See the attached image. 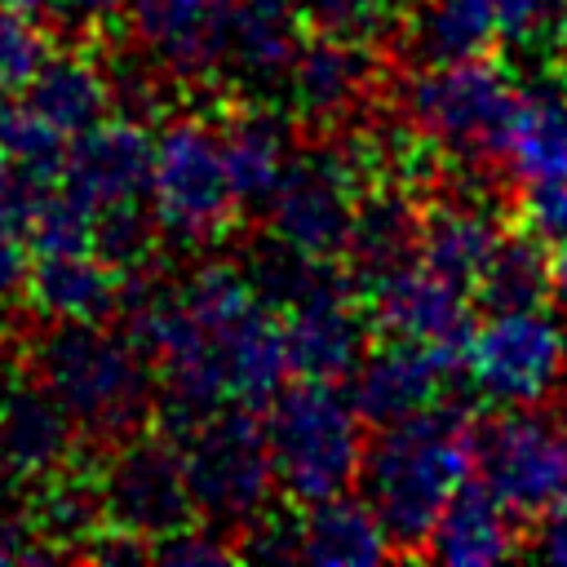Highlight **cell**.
Instances as JSON below:
<instances>
[{"instance_id": "1", "label": "cell", "mask_w": 567, "mask_h": 567, "mask_svg": "<svg viewBox=\"0 0 567 567\" xmlns=\"http://www.w3.org/2000/svg\"><path fill=\"white\" fill-rule=\"evenodd\" d=\"M115 310L124 315V332L146 350L155 399L177 434L230 403L266 408L292 372L279 315L230 261H208L177 288L128 275L120 279Z\"/></svg>"}, {"instance_id": "2", "label": "cell", "mask_w": 567, "mask_h": 567, "mask_svg": "<svg viewBox=\"0 0 567 567\" xmlns=\"http://www.w3.org/2000/svg\"><path fill=\"white\" fill-rule=\"evenodd\" d=\"M470 421L452 403H434L403 421L377 425V439L363 443L359 487L372 514L381 518L390 545L416 554L447 505V496L474 474Z\"/></svg>"}, {"instance_id": "3", "label": "cell", "mask_w": 567, "mask_h": 567, "mask_svg": "<svg viewBox=\"0 0 567 567\" xmlns=\"http://www.w3.org/2000/svg\"><path fill=\"white\" fill-rule=\"evenodd\" d=\"M31 363L35 381L89 439H128L155 408V368L146 350L102 319L53 323L35 341Z\"/></svg>"}, {"instance_id": "4", "label": "cell", "mask_w": 567, "mask_h": 567, "mask_svg": "<svg viewBox=\"0 0 567 567\" xmlns=\"http://www.w3.org/2000/svg\"><path fill=\"white\" fill-rule=\"evenodd\" d=\"M261 434L275 487L297 505L354 487L363 461V416L332 381L301 377L297 385H279L266 403Z\"/></svg>"}, {"instance_id": "5", "label": "cell", "mask_w": 567, "mask_h": 567, "mask_svg": "<svg viewBox=\"0 0 567 567\" xmlns=\"http://www.w3.org/2000/svg\"><path fill=\"white\" fill-rule=\"evenodd\" d=\"M182 470L190 487V505L199 518L217 527H248L270 509L275 470L266 452L261 421L252 408H217L182 430Z\"/></svg>"}, {"instance_id": "6", "label": "cell", "mask_w": 567, "mask_h": 567, "mask_svg": "<svg viewBox=\"0 0 567 567\" xmlns=\"http://www.w3.org/2000/svg\"><path fill=\"white\" fill-rule=\"evenodd\" d=\"M518 84L487 58L416 66L403 84V115L416 137L452 151L456 159H496Z\"/></svg>"}, {"instance_id": "7", "label": "cell", "mask_w": 567, "mask_h": 567, "mask_svg": "<svg viewBox=\"0 0 567 567\" xmlns=\"http://www.w3.org/2000/svg\"><path fill=\"white\" fill-rule=\"evenodd\" d=\"M146 204L159 235L204 248L230 230L239 199L230 190L217 133L199 120H173L151 142Z\"/></svg>"}, {"instance_id": "8", "label": "cell", "mask_w": 567, "mask_h": 567, "mask_svg": "<svg viewBox=\"0 0 567 567\" xmlns=\"http://www.w3.org/2000/svg\"><path fill=\"white\" fill-rule=\"evenodd\" d=\"M363 177L368 173L350 142H319L310 151H292L279 186L266 199L270 235L301 257L341 261Z\"/></svg>"}, {"instance_id": "9", "label": "cell", "mask_w": 567, "mask_h": 567, "mask_svg": "<svg viewBox=\"0 0 567 567\" xmlns=\"http://www.w3.org/2000/svg\"><path fill=\"white\" fill-rule=\"evenodd\" d=\"M456 363L492 408H527L563 381L567 350L558 323L540 306H523L487 310L483 323H470Z\"/></svg>"}, {"instance_id": "10", "label": "cell", "mask_w": 567, "mask_h": 567, "mask_svg": "<svg viewBox=\"0 0 567 567\" xmlns=\"http://www.w3.org/2000/svg\"><path fill=\"white\" fill-rule=\"evenodd\" d=\"M478 478L518 514H540L567 492V421L540 403L501 408L470 430Z\"/></svg>"}, {"instance_id": "11", "label": "cell", "mask_w": 567, "mask_h": 567, "mask_svg": "<svg viewBox=\"0 0 567 567\" xmlns=\"http://www.w3.org/2000/svg\"><path fill=\"white\" fill-rule=\"evenodd\" d=\"M102 523L137 540H159L195 518L182 447L173 439H128L97 478Z\"/></svg>"}, {"instance_id": "12", "label": "cell", "mask_w": 567, "mask_h": 567, "mask_svg": "<svg viewBox=\"0 0 567 567\" xmlns=\"http://www.w3.org/2000/svg\"><path fill=\"white\" fill-rule=\"evenodd\" d=\"M363 292H368V323H377L385 337L461 354V341L474 323L470 288L452 284L447 275H439L412 257L408 266L390 270L385 279L368 284Z\"/></svg>"}, {"instance_id": "13", "label": "cell", "mask_w": 567, "mask_h": 567, "mask_svg": "<svg viewBox=\"0 0 567 567\" xmlns=\"http://www.w3.org/2000/svg\"><path fill=\"white\" fill-rule=\"evenodd\" d=\"M288 368L315 381H341L368 350V315L354 306L350 275L337 266L288 310H279Z\"/></svg>"}, {"instance_id": "14", "label": "cell", "mask_w": 567, "mask_h": 567, "mask_svg": "<svg viewBox=\"0 0 567 567\" xmlns=\"http://www.w3.org/2000/svg\"><path fill=\"white\" fill-rule=\"evenodd\" d=\"M151 133L142 120H97L66 142L58 186L71 190L84 208L102 213L115 204L146 199L151 177Z\"/></svg>"}, {"instance_id": "15", "label": "cell", "mask_w": 567, "mask_h": 567, "mask_svg": "<svg viewBox=\"0 0 567 567\" xmlns=\"http://www.w3.org/2000/svg\"><path fill=\"white\" fill-rule=\"evenodd\" d=\"M452 363H456V354H447V350L390 337L385 346L363 350L359 363L350 368V403L368 425L403 421L443 399Z\"/></svg>"}, {"instance_id": "16", "label": "cell", "mask_w": 567, "mask_h": 567, "mask_svg": "<svg viewBox=\"0 0 567 567\" xmlns=\"http://www.w3.org/2000/svg\"><path fill=\"white\" fill-rule=\"evenodd\" d=\"M377 84V58L368 53V40H346L332 31H315L301 40L284 93L292 102V115L306 124H337L354 106L368 102Z\"/></svg>"}, {"instance_id": "17", "label": "cell", "mask_w": 567, "mask_h": 567, "mask_svg": "<svg viewBox=\"0 0 567 567\" xmlns=\"http://www.w3.org/2000/svg\"><path fill=\"white\" fill-rule=\"evenodd\" d=\"M120 9L155 66L177 75H204L221 66L235 0H124Z\"/></svg>"}, {"instance_id": "18", "label": "cell", "mask_w": 567, "mask_h": 567, "mask_svg": "<svg viewBox=\"0 0 567 567\" xmlns=\"http://www.w3.org/2000/svg\"><path fill=\"white\" fill-rule=\"evenodd\" d=\"M518 514L478 478H465L447 505L439 509L430 536H425V554L434 563H447V567H487V563H505V558H518L527 545L518 536Z\"/></svg>"}, {"instance_id": "19", "label": "cell", "mask_w": 567, "mask_h": 567, "mask_svg": "<svg viewBox=\"0 0 567 567\" xmlns=\"http://www.w3.org/2000/svg\"><path fill=\"white\" fill-rule=\"evenodd\" d=\"M75 447V421L35 381L0 390V474L13 483H40L66 465Z\"/></svg>"}, {"instance_id": "20", "label": "cell", "mask_w": 567, "mask_h": 567, "mask_svg": "<svg viewBox=\"0 0 567 567\" xmlns=\"http://www.w3.org/2000/svg\"><path fill=\"white\" fill-rule=\"evenodd\" d=\"M301 49L297 0H235L221 66L257 97L284 89V75Z\"/></svg>"}, {"instance_id": "21", "label": "cell", "mask_w": 567, "mask_h": 567, "mask_svg": "<svg viewBox=\"0 0 567 567\" xmlns=\"http://www.w3.org/2000/svg\"><path fill=\"white\" fill-rule=\"evenodd\" d=\"M496 159H505L518 186L567 182V84L563 80H536L518 89Z\"/></svg>"}, {"instance_id": "22", "label": "cell", "mask_w": 567, "mask_h": 567, "mask_svg": "<svg viewBox=\"0 0 567 567\" xmlns=\"http://www.w3.org/2000/svg\"><path fill=\"white\" fill-rule=\"evenodd\" d=\"M292 545L297 558L315 567H372L394 549L372 505L350 492L306 501L292 518Z\"/></svg>"}, {"instance_id": "23", "label": "cell", "mask_w": 567, "mask_h": 567, "mask_svg": "<svg viewBox=\"0 0 567 567\" xmlns=\"http://www.w3.org/2000/svg\"><path fill=\"white\" fill-rule=\"evenodd\" d=\"M416 239H421V208L399 186L359 195L350 239L341 252V261L350 266V284L368 288L390 270L408 266L416 257Z\"/></svg>"}, {"instance_id": "24", "label": "cell", "mask_w": 567, "mask_h": 567, "mask_svg": "<svg viewBox=\"0 0 567 567\" xmlns=\"http://www.w3.org/2000/svg\"><path fill=\"white\" fill-rule=\"evenodd\" d=\"M217 146H221V164L230 177V190L244 204H266L270 190L279 186L288 159H292V124L275 111V106H248L239 115H230L217 128Z\"/></svg>"}, {"instance_id": "25", "label": "cell", "mask_w": 567, "mask_h": 567, "mask_svg": "<svg viewBox=\"0 0 567 567\" xmlns=\"http://www.w3.org/2000/svg\"><path fill=\"white\" fill-rule=\"evenodd\" d=\"M496 44V18L487 0H412L399 22V49L412 66L483 58Z\"/></svg>"}, {"instance_id": "26", "label": "cell", "mask_w": 567, "mask_h": 567, "mask_svg": "<svg viewBox=\"0 0 567 567\" xmlns=\"http://www.w3.org/2000/svg\"><path fill=\"white\" fill-rule=\"evenodd\" d=\"M27 297L53 323L106 319V315H115L120 275L93 248H84V252H44V257L31 261Z\"/></svg>"}, {"instance_id": "27", "label": "cell", "mask_w": 567, "mask_h": 567, "mask_svg": "<svg viewBox=\"0 0 567 567\" xmlns=\"http://www.w3.org/2000/svg\"><path fill=\"white\" fill-rule=\"evenodd\" d=\"M22 97L66 137L84 133L111 111V75L84 53H44Z\"/></svg>"}, {"instance_id": "28", "label": "cell", "mask_w": 567, "mask_h": 567, "mask_svg": "<svg viewBox=\"0 0 567 567\" xmlns=\"http://www.w3.org/2000/svg\"><path fill=\"white\" fill-rule=\"evenodd\" d=\"M496 239H501V226L487 208H478V204H439L421 217L416 261H425L430 270H439L452 284L474 292V279L487 266Z\"/></svg>"}, {"instance_id": "29", "label": "cell", "mask_w": 567, "mask_h": 567, "mask_svg": "<svg viewBox=\"0 0 567 567\" xmlns=\"http://www.w3.org/2000/svg\"><path fill=\"white\" fill-rule=\"evenodd\" d=\"M549 292H554L549 244L536 239L532 230H523V235L501 230L487 266L474 279V297L487 310H523V306H540Z\"/></svg>"}, {"instance_id": "30", "label": "cell", "mask_w": 567, "mask_h": 567, "mask_svg": "<svg viewBox=\"0 0 567 567\" xmlns=\"http://www.w3.org/2000/svg\"><path fill=\"white\" fill-rule=\"evenodd\" d=\"M66 133H58L22 93H9L0 97V159L44 177V182H58L62 173V155H66Z\"/></svg>"}, {"instance_id": "31", "label": "cell", "mask_w": 567, "mask_h": 567, "mask_svg": "<svg viewBox=\"0 0 567 567\" xmlns=\"http://www.w3.org/2000/svg\"><path fill=\"white\" fill-rule=\"evenodd\" d=\"M102 523V505H97V483H80V478H44V492L35 501V536H49L53 549L62 554L66 540H93Z\"/></svg>"}, {"instance_id": "32", "label": "cell", "mask_w": 567, "mask_h": 567, "mask_svg": "<svg viewBox=\"0 0 567 567\" xmlns=\"http://www.w3.org/2000/svg\"><path fill=\"white\" fill-rule=\"evenodd\" d=\"M27 244H31L35 257L93 248V208H84L71 190H62V186L53 182V186L44 190V199L35 204V213H31Z\"/></svg>"}, {"instance_id": "33", "label": "cell", "mask_w": 567, "mask_h": 567, "mask_svg": "<svg viewBox=\"0 0 567 567\" xmlns=\"http://www.w3.org/2000/svg\"><path fill=\"white\" fill-rule=\"evenodd\" d=\"M151 239H155V221L151 208H142V199L93 213V252L115 270H133L146 257Z\"/></svg>"}, {"instance_id": "34", "label": "cell", "mask_w": 567, "mask_h": 567, "mask_svg": "<svg viewBox=\"0 0 567 567\" xmlns=\"http://www.w3.org/2000/svg\"><path fill=\"white\" fill-rule=\"evenodd\" d=\"M403 0H297L301 18L315 31H332L346 40H372L399 18Z\"/></svg>"}, {"instance_id": "35", "label": "cell", "mask_w": 567, "mask_h": 567, "mask_svg": "<svg viewBox=\"0 0 567 567\" xmlns=\"http://www.w3.org/2000/svg\"><path fill=\"white\" fill-rule=\"evenodd\" d=\"M44 53H49V44H44L35 18H27L0 0V97L22 93L27 80L35 75V66L44 62Z\"/></svg>"}, {"instance_id": "36", "label": "cell", "mask_w": 567, "mask_h": 567, "mask_svg": "<svg viewBox=\"0 0 567 567\" xmlns=\"http://www.w3.org/2000/svg\"><path fill=\"white\" fill-rule=\"evenodd\" d=\"M239 554V545L226 536V527L217 523H182L177 532L151 540V563H164V567H217V563H230Z\"/></svg>"}, {"instance_id": "37", "label": "cell", "mask_w": 567, "mask_h": 567, "mask_svg": "<svg viewBox=\"0 0 567 567\" xmlns=\"http://www.w3.org/2000/svg\"><path fill=\"white\" fill-rule=\"evenodd\" d=\"M49 186H53V182H44V177H35V173H27V168L0 159V230L27 235L31 213H35V204L44 199Z\"/></svg>"}, {"instance_id": "38", "label": "cell", "mask_w": 567, "mask_h": 567, "mask_svg": "<svg viewBox=\"0 0 567 567\" xmlns=\"http://www.w3.org/2000/svg\"><path fill=\"white\" fill-rule=\"evenodd\" d=\"M523 217L527 230L536 239H545L549 248L567 239V182H536L523 186Z\"/></svg>"}, {"instance_id": "39", "label": "cell", "mask_w": 567, "mask_h": 567, "mask_svg": "<svg viewBox=\"0 0 567 567\" xmlns=\"http://www.w3.org/2000/svg\"><path fill=\"white\" fill-rule=\"evenodd\" d=\"M31 244L18 230H0V310L13 306L18 297H27V279H31Z\"/></svg>"}, {"instance_id": "40", "label": "cell", "mask_w": 567, "mask_h": 567, "mask_svg": "<svg viewBox=\"0 0 567 567\" xmlns=\"http://www.w3.org/2000/svg\"><path fill=\"white\" fill-rule=\"evenodd\" d=\"M487 4H492V18H496V35H505L514 44L532 40L554 13L549 0H487Z\"/></svg>"}, {"instance_id": "41", "label": "cell", "mask_w": 567, "mask_h": 567, "mask_svg": "<svg viewBox=\"0 0 567 567\" xmlns=\"http://www.w3.org/2000/svg\"><path fill=\"white\" fill-rule=\"evenodd\" d=\"M527 549H532L536 558H545V563L567 567V492L554 496V501L536 514V532H532Z\"/></svg>"}, {"instance_id": "42", "label": "cell", "mask_w": 567, "mask_h": 567, "mask_svg": "<svg viewBox=\"0 0 567 567\" xmlns=\"http://www.w3.org/2000/svg\"><path fill=\"white\" fill-rule=\"evenodd\" d=\"M58 558L53 545H35V527L9 509H0V563H49Z\"/></svg>"}, {"instance_id": "43", "label": "cell", "mask_w": 567, "mask_h": 567, "mask_svg": "<svg viewBox=\"0 0 567 567\" xmlns=\"http://www.w3.org/2000/svg\"><path fill=\"white\" fill-rule=\"evenodd\" d=\"M124 0H53V13H62L71 27H102L120 13Z\"/></svg>"}, {"instance_id": "44", "label": "cell", "mask_w": 567, "mask_h": 567, "mask_svg": "<svg viewBox=\"0 0 567 567\" xmlns=\"http://www.w3.org/2000/svg\"><path fill=\"white\" fill-rule=\"evenodd\" d=\"M549 270H554V292L567 297V239L554 244V252H549Z\"/></svg>"}, {"instance_id": "45", "label": "cell", "mask_w": 567, "mask_h": 567, "mask_svg": "<svg viewBox=\"0 0 567 567\" xmlns=\"http://www.w3.org/2000/svg\"><path fill=\"white\" fill-rule=\"evenodd\" d=\"M9 9H18V13H27V18H44V13H53V0H4Z\"/></svg>"}, {"instance_id": "46", "label": "cell", "mask_w": 567, "mask_h": 567, "mask_svg": "<svg viewBox=\"0 0 567 567\" xmlns=\"http://www.w3.org/2000/svg\"><path fill=\"white\" fill-rule=\"evenodd\" d=\"M558 332H563V350H567V297H563V319H558Z\"/></svg>"}, {"instance_id": "47", "label": "cell", "mask_w": 567, "mask_h": 567, "mask_svg": "<svg viewBox=\"0 0 567 567\" xmlns=\"http://www.w3.org/2000/svg\"><path fill=\"white\" fill-rule=\"evenodd\" d=\"M563 49H567V4H563Z\"/></svg>"}, {"instance_id": "48", "label": "cell", "mask_w": 567, "mask_h": 567, "mask_svg": "<svg viewBox=\"0 0 567 567\" xmlns=\"http://www.w3.org/2000/svg\"><path fill=\"white\" fill-rule=\"evenodd\" d=\"M549 4H554V13H558V9H563V4H567V0H549Z\"/></svg>"}]
</instances>
